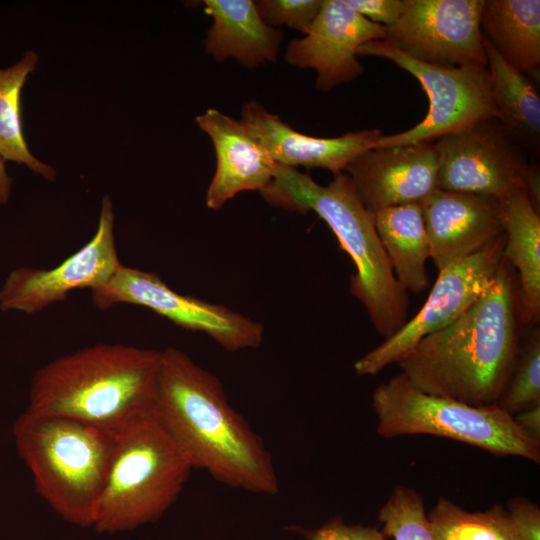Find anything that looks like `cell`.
Wrapping results in <instances>:
<instances>
[{
	"instance_id": "cell-6",
	"label": "cell",
	"mask_w": 540,
	"mask_h": 540,
	"mask_svg": "<svg viewBox=\"0 0 540 540\" xmlns=\"http://www.w3.org/2000/svg\"><path fill=\"white\" fill-rule=\"evenodd\" d=\"M192 470L153 408L116 435L92 528L113 534L158 521L176 502Z\"/></svg>"
},
{
	"instance_id": "cell-18",
	"label": "cell",
	"mask_w": 540,
	"mask_h": 540,
	"mask_svg": "<svg viewBox=\"0 0 540 540\" xmlns=\"http://www.w3.org/2000/svg\"><path fill=\"white\" fill-rule=\"evenodd\" d=\"M195 121L211 139L217 160L205 197L209 209H220L240 192H260L271 181L277 163L241 120L210 108Z\"/></svg>"
},
{
	"instance_id": "cell-3",
	"label": "cell",
	"mask_w": 540,
	"mask_h": 540,
	"mask_svg": "<svg viewBox=\"0 0 540 540\" xmlns=\"http://www.w3.org/2000/svg\"><path fill=\"white\" fill-rule=\"evenodd\" d=\"M161 351L99 343L59 356L34 373L27 410L119 434L154 408Z\"/></svg>"
},
{
	"instance_id": "cell-15",
	"label": "cell",
	"mask_w": 540,
	"mask_h": 540,
	"mask_svg": "<svg viewBox=\"0 0 540 540\" xmlns=\"http://www.w3.org/2000/svg\"><path fill=\"white\" fill-rule=\"evenodd\" d=\"M438 158L433 141L374 147L345 169L363 205L372 213L420 203L437 189Z\"/></svg>"
},
{
	"instance_id": "cell-21",
	"label": "cell",
	"mask_w": 540,
	"mask_h": 540,
	"mask_svg": "<svg viewBox=\"0 0 540 540\" xmlns=\"http://www.w3.org/2000/svg\"><path fill=\"white\" fill-rule=\"evenodd\" d=\"M373 215L396 279L407 292L420 294L430 284V247L420 203L387 207Z\"/></svg>"
},
{
	"instance_id": "cell-23",
	"label": "cell",
	"mask_w": 540,
	"mask_h": 540,
	"mask_svg": "<svg viewBox=\"0 0 540 540\" xmlns=\"http://www.w3.org/2000/svg\"><path fill=\"white\" fill-rule=\"evenodd\" d=\"M483 46L498 121L526 155L538 153L540 97L535 86L526 74L507 63L484 37Z\"/></svg>"
},
{
	"instance_id": "cell-12",
	"label": "cell",
	"mask_w": 540,
	"mask_h": 540,
	"mask_svg": "<svg viewBox=\"0 0 540 540\" xmlns=\"http://www.w3.org/2000/svg\"><path fill=\"white\" fill-rule=\"evenodd\" d=\"M122 265L114 234L111 199L102 200L93 237L78 251L50 269L19 267L11 270L0 289V310L35 314L65 301L76 289L90 291L105 284Z\"/></svg>"
},
{
	"instance_id": "cell-8",
	"label": "cell",
	"mask_w": 540,
	"mask_h": 540,
	"mask_svg": "<svg viewBox=\"0 0 540 540\" xmlns=\"http://www.w3.org/2000/svg\"><path fill=\"white\" fill-rule=\"evenodd\" d=\"M357 56L387 59L413 75L426 92V116L412 128L383 135L375 147H393L434 141L476 121L497 118L490 78L485 65L440 67L417 61L387 40L361 45Z\"/></svg>"
},
{
	"instance_id": "cell-34",
	"label": "cell",
	"mask_w": 540,
	"mask_h": 540,
	"mask_svg": "<svg viewBox=\"0 0 540 540\" xmlns=\"http://www.w3.org/2000/svg\"><path fill=\"white\" fill-rule=\"evenodd\" d=\"M6 161L0 156V205L9 201L13 179L6 170Z\"/></svg>"
},
{
	"instance_id": "cell-25",
	"label": "cell",
	"mask_w": 540,
	"mask_h": 540,
	"mask_svg": "<svg viewBox=\"0 0 540 540\" xmlns=\"http://www.w3.org/2000/svg\"><path fill=\"white\" fill-rule=\"evenodd\" d=\"M427 517L435 540H517L508 512L500 504L469 512L440 497Z\"/></svg>"
},
{
	"instance_id": "cell-26",
	"label": "cell",
	"mask_w": 540,
	"mask_h": 540,
	"mask_svg": "<svg viewBox=\"0 0 540 540\" xmlns=\"http://www.w3.org/2000/svg\"><path fill=\"white\" fill-rule=\"evenodd\" d=\"M496 405L511 416L540 405V332L534 327L519 343L507 383Z\"/></svg>"
},
{
	"instance_id": "cell-33",
	"label": "cell",
	"mask_w": 540,
	"mask_h": 540,
	"mask_svg": "<svg viewBox=\"0 0 540 540\" xmlns=\"http://www.w3.org/2000/svg\"><path fill=\"white\" fill-rule=\"evenodd\" d=\"M524 190L527 193L533 207L539 212L540 171L538 165L535 163H529L524 182Z\"/></svg>"
},
{
	"instance_id": "cell-17",
	"label": "cell",
	"mask_w": 540,
	"mask_h": 540,
	"mask_svg": "<svg viewBox=\"0 0 540 540\" xmlns=\"http://www.w3.org/2000/svg\"><path fill=\"white\" fill-rule=\"evenodd\" d=\"M240 120L277 164L296 169L323 168L333 175L344 172L384 135L379 129L347 132L332 138L306 135L255 100L243 105Z\"/></svg>"
},
{
	"instance_id": "cell-9",
	"label": "cell",
	"mask_w": 540,
	"mask_h": 540,
	"mask_svg": "<svg viewBox=\"0 0 540 540\" xmlns=\"http://www.w3.org/2000/svg\"><path fill=\"white\" fill-rule=\"evenodd\" d=\"M90 292L100 310L117 304L142 306L177 326L207 334L229 352L257 348L263 340L261 323L224 305L178 293L155 272L122 264L105 284Z\"/></svg>"
},
{
	"instance_id": "cell-13",
	"label": "cell",
	"mask_w": 540,
	"mask_h": 540,
	"mask_svg": "<svg viewBox=\"0 0 540 540\" xmlns=\"http://www.w3.org/2000/svg\"><path fill=\"white\" fill-rule=\"evenodd\" d=\"M484 0H403L388 42L409 57L440 67L485 65L480 29Z\"/></svg>"
},
{
	"instance_id": "cell-19",
	"label": "cell",
	"mask_w": 540,
	"mask_h": 540,
	"mask_svg": "<svg viewBox=\"0 0 540 540\" xmlns=\"http://www.w3.org/2000/svg\"><path fill=\"white\" fill-rule=\"evenodd\" d=\"M200 3L213 20L204 47L215 61L234 58L248 69L276 62L282 31L262 20L254 1L203 0Z\"/></svg>"
},
{
	"instance_id": "cell-5",
	"label": "cell",
	"mask_w": 540,
	"mask_h": 540,
	"mask_svg": "<svg viewBox=\"0 0 540 540\" xmlns=\"http://www.w3.org/2000/svg\"><path fill=\"white\" fill-rule=\"evenodd\" d=\"M36 492L65 521L92 528L116 436L89 423L26 410L13 424Z\"/></svg>"
},
{
	"instance_id": "cell-10",
	"label": "cell",
	"mask_w": 540,
	"mask_h": 540,
	"mask_svg": "<svg viewBox=\"0 0 540 540\" xmlns=\"http://www.w3.org/2000/svg\"><path fill=\"white\" fill-rule=\"evenodd\" d=\"M504 235L439 271L421 309L391 337L354 362L360 376L398 363L424 337L456 321L492 285L504 259Z\"/></svg>"
},
{
	"instance_id": "cell-1",
	"label": "cell",
	"mask_w": 540,
	"mask_h": 540,
	"mask_svg": "<svg viewBox=\"0 0 540 540\" xmlns=\"http://www.w3.org/2000/svg\"><path fill=\"white\" fill-rule=\"evenodd\" d=\"M154 412L193 469L251 493H279L262 438L231 406L219 379L175 347L161 351Z\"/></svg>"
},
{
	"instance_id": "cell-11",
	"label": "cell",
	"mask_w": 540,
	"mask_h": 540,
	"mask_svg": "<svg viewBox=\"0 0 540 540\" xmlns=\"http://www.w3.org/2000/svg\"><path fill=\"white\" fill-rule=\"evenodd\" d=\"M433 142L437 189L500 200L524 190L528 156L497 118L476 121Z\"/></svg>"
},
{
	"instance_id": "cell-32",
	"label": "cell",
	"mask_w": 540,
	"mask_h": 540,
	"mask_svg": "<svg viewBox=\"0 0 540 540\" xmlns=\"http://www.w3.org/2000/svg\"><path fill=\"white\" fill-rule=\"evenodd\" d=\"M512 417L526 435L540 442V405L519 412Z\"/></svg>"
},
{
	"instance_id": "cell-30",
	"label": "cell",
	"mask_w": 540,
	"mask_h": 540,
	"mask_svg": "<svg viewBox=\"0 0 540 540\" xmlns=\"http://www.w3.org/2000/svg\"><path fill=\"white\" fill-rule=\"evenodd\" d=\"M506 510L517 540H540V509L534 502L516 496Z\"/></svg>"
},
{
	"instance_id": "cell-7",
	"label": "cell",
	"mask_w": 540,
	"mask_h": 540,
	"mask_svg": "<svg viewBox=\"0 0 540 540\" xmlns=\"http://www.w3.org/2000/svg\"><path fill=\"white\" fill-rule=\"evenodd\" d=\"M376 432L383 438L433 435L467 443L496 456L540 463V442L526 435L496 404L472 406L424 393L399 373L372 393Z\"/></svg>"
},
{
	"instance_id": "cell-2",
	"label": "cell",
	"mask_w": 540,
	"mask_h": 540,
	"mask_svg": "<svg viewBox=\"0 0 540 540\" xmlns=\"http://www.w3.org/2000/svg\"><path fill=\"white\" fill-rule=\"evenodd\" d=\"M516 274L503 262L489 289L456 321L423 339L397 364L418 390L472 406L497 403L519 343Z\"/></svg>"
},
{
	"instance_id": "cell-16",
	"label": "cell",
	"mask_w": 540,
	"mask_h": 540,
	"mask_svg": "<svg viewBox=\"0 0 540 540\" xmlns=\"http://www.w3.org/2000/svg\"><path fill=\"white\" fill-rule=\"evenodd\" d=\"M430 258L438 271L504 235L502 201L436 189L420 202Z\"/></svg>"
},
{
	"instance_id": "cell-20",
	"label": "cell",
	"mask_w": 540,
	"mask_h": 540,
	"mask_svg": "<svg viewBox=\"0 0 540 540\" xmlns=\"http://www.w3.org/2000/svg\"><path fill=\"white\" fill-rule=\"evenodd\" d=\"M502 201L504 216V257L513 268L518 283L521 325H536L540 316V216L525 190Z\"/></svg>"
},
{
	"instance_id": "cell-27",
	"label": "cell",
	"mask_w": 540,
	"mask_h": 540,
	"mask_svg": "<svg viewBox=\"0 0 540 540\" xmlns=\"http://www.w3.org/2000/svg\"><path fill=\"white\" fill-rule=\"evenodd\" d=\"M386 537L394 540H435L420 494L411 487L398 485L378 514Z\"/></svg>"
},
{
	"instance_id": "cell-4",
	"label": "cell",
	"mask_w": 540,
	"mask_h": 540,
	"mask_svg": "<svg viewBox=\"0 0 540 540\" xmlns=\"http://www.w3.org/2000/svg\"><path fill=\"white\" fill-rule=\"evenodd\" d=\"M260 194L272 206L301 214L314 212L328 225L356 269L350 277V292L364 306L379 335L387 339L407 322L408 292L395 277L374 215L346 173L334 174L327 185H321L309 173L277 164Z\"/></svg>"
},
{
	"instance_id": "cell-29",
	"label": "cell",
	"mask_w": 540,
	"mask_h": 540,
	"mask_svg": "<svg viewBox=\"0 0 540 540\" xmlns=\"http://www.w3.org/2000/svg\"><path fill=\"white\" fill-rule=\"evenodd\" d=\"M308 540H386L383 532L373 526L347 524L341 517H334L316 529L293 528Z\"/></svg>"
},
{
	"instance_id": "cell-22",
	"label": "cell",
	"mask_w": 540,
	"mask_h": 540,
	"mask_svg": "<svg viewBox=\"0 0 540 540\" xmlns=\"http://www.w3.org/2000/svg\"><path fill=\"white\" fill-rule=\"evenodd\" d=\"M480 29L511 66L524 74H536L539 70V0H484Z\"/></svg>"
},
{
	"instance_id": "cell-28",
	"label": "cell",
	"mask_w": 540,
	"mask_h": 540,
	"mask_svg": "<svg viewBox=\"0 0 540 540\" xmlns=\"http://www.w3.org/2000/svg\"><path fill=\"white\" fill-rule=\"evenodd\" d=\"M262 20L271 27L286 25L306 34L317 17L323 0H257Z\"/></svg>"
},
{
	"instance_id": "cell-24",
	"label": "cell",
	"mask_w": 540,
	"mask_h": 540,
	"mask_svg": "<svg viewBox=\"0 0 540 540\" xmlns=\"http://www.w3.org/2000/svg\"><path fill=\"white\" fill-rule=\"evenodd\" d=\"M37 62L36 52L28 50L12 66L0 68V156L54 181L55 170L30 152L22 129L21 91Z\"/></svg>"
},
{
	"instance_id": "cell-31",
	"label": "cell",
	"mask_w": 540,
	"mask_h": 540,
	"mask_svg": "<svg viewBox=\"0 0 540 540\" xmlns=\"http://www.w3.org/2000/svg\"><path fill=\"white\" fill-rule=\"evenodd\" d=\"M365 19L389 27L397 22L403 11V0H345Z\"/></svg>"
},
{
	"instance_id": "cell-14",
	"label": "cell",
	"mask_w": 540,
	"mask_h": 540,
	"mask_svg": "<svg viewBox=\"0 0 540 540\" xmlns=\"http://www.w3.org/2000/svg\"><path fill=\"white\" fill-rule=\"evenodd\" d=\"M385 28L353 10L345 0H323L321 9L304 37L291 40L285 61L316 71V88L329 92L363 73L358 48L366 42L385 40Z\"/></svg>"
}]
</instances>
